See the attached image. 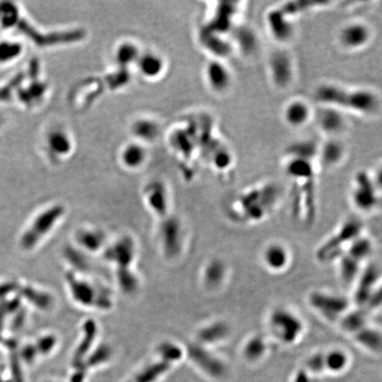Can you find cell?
Listing matches in <instances>:
<instances>
[{
  "label": "cell",
  "mask_w": 382,
  "mask_h": 382,
  "mask_svg": "<svg viewBox=\"0 0 382 382\" xmlns=\"http://www.w3.org/2000/svg\"><path fill=\"white\" fill-rule=\"evenodd\" d=\"M22 45L11 40L0 41V65H8L22 54Z\"/></svg>",
  "instance_id": "cell-24"
},
{
  "label": "cell",
  "mask_w": 382,
  "mask_h": 382,
  "mask_svg": "<svg viewBox=\"0 0 382 382\" xmlns=\"http://www.w3.org/2000/svg\"><path fill=\"white\" fill-rule=\"evenodd\" d=\"M306 301L310 309L320 319L336 325L352 307L351 299L348 297L324 290L311 291Z\"/></svg>",
  "instance_id": "cell-8"
},
{
  "label": "cell",
  "mask_w": 382,
  "mask_h": 382,
  "mask_svg": "<svg viewBox=\"0 0 382 382\" xmlns=\"http://www.w3.org/2000/svg\"><path fill=\"white\" fill-rule=\"evenodd\" d=\"M323 4L312 1H291L270 9L265 15V26L270 36L279 44L291 42L296 33L295 21Z\"/></svg>",
  "instance_id": "cell-4"
},
{
  "label": "cell",
  "mask_w": 382,
  "mask_h": 382,
  "mask_svg": "<svg viewBox=\"0 0 382 382\" xmlns=\"http://www.w3.org/2000/svg\"><path fill=\"white\" fill-rule=\"evenodd\" d=\"M231 326L224 319H216L204 325L198 331V343L208 348L221 345L229 340Z\"/></svg>",
  "instance_id": "cell-18"
},
{
  "label": "cell",
  "mask_w": 382,
  "mask_h": 382,
  "mask_svg": "<svg viewBox=\"0 0 382 382\" xmlns=\"http://www.w3.org/2000/svg\"><path fill=\"white\" fill-rule=\"evenodd\" d=\"M205 78L208 88L216 95H226L234 85V74L222 59H212L207 63Z\"/></svg>",
  "instance_id": "cell-14"
},
{
  "label": "cell",
  "mask_w": 382,
  "mask_h": 382,
  "mask_svg": "<svg viewBox=\"0 0 382 382\" xmlns=\"http://www.w3.org/2000/svg\"><path fill=\"white\" fill-rule=\"evenodd\" d=\"M318 107L314 109L313 116V121L316 122L318 129L327 138H339L349 127L347 114L333 107Z\"/></svg>",
  "instance_id": "cell-13"
},
{
  "label": "cell",
  "mask_w": 382,
  "mask_h": 382,
  "mask_svg": "<svg viewBox=\"0 0 382 382\" xmlns=\"http://www.w3.org/2000/svg\"><path fill=\"white\" fill-rule=\"evenodd\" d=\"M292 382H312L311 375L303 368L296 372Z\"/></svg>",
  "instance_id": "cell-27"
},
{
  "label": "cell",
  "mask_w": 382,
  "mask_h": 382,
  "mask_svg": "<svg viewBox=\"0 0 382 382\" xmlns=\"http://www.w3.org/2000/svg\"><path fill=\"white\" fill-rule=\"evenodd\" d=\"M351 338L361 349L373 355H380L382 350L381 331L371 323L351 335Z\"/></svg>",
  "instance_id": "cell-21"
},
{
  "label": "cell",
  "mask_w": 382,
  "mask_h": 382,
  "mask_svg": "<svg viewBox=\"0 0 382 382\" xmlns=\"http://www.w3.org/2000/svg\"><path fill=\"white\" fill-rule=\"evenodd\" d=\"M281 115L284 123L291 129H303L313 122L314 108L307 100L295 98L284 105Z\"/></svg>",
  "instance_id": "cell-16"
},
{
  "label": "cell",
  "mask_w": 382,
  "mask_h": 382,
  "mask_svg": "<svg viewBox=\"0 0 382 382\" xmlns=\"http://www.w3.org/2000/svg\"><path fill=\"white\" fill-rule=\"evenodd\" d=\"M304 369L310 375H320L325 373L323 350L311 354L305 361Z\"/></svg>",
  "instance_id": "cell-25"
},
{
  "label": "cell",
  "mask_w": 382,
  "mask_h": 382,
  "mask_svg": "<svg viewBox=\"0 0 382 382\" xmlns=\"http://www.w3.org/2000/svg\"><path fill=\"white\" fill-rule=\"evenodd\" d=\"M229 276L230 270L228 263L221 257H213L203 269V284L211 292L221 291L227 285Z\"/></svg>",
  "instance_id": "cell-17"
},
{
  "label": "cell",
  "mask_w": 382,
  "mask_h": 382,
  "mask_svg": "<svg viewBox=\"0 0 382 382\" xmlns=\"http://www.w3.org/2000/svg\"><path fill=\"white\" fill-rule=\"evenodd\" d=\"M364 222L360 218H347L318 246L315 251L317 260L322 264L337 260L356 239L364 235Z\"/></svg>",
  "instance_id": "cell-6"
},
{
  "label": "cell",
  "mask_w": 382,
  "mask_h": 382,
  "mask_svg": "<svg viewBox=\"0 0 382 382\" xmlns=\"http://www.w3.org/2000/svg\"><path fill=\"white\" fill-rule=\"evenodd\" d=\"M142 156H143V153L141 152L139 149H137V148H130L129 151H127V152H126V161L129 163V164L136 165V164H137L141 160Z\"/></svg>",
  "instance_id": "cell-26"
},
{
  "label": "cell",
  "mask_w": 382,
  "mask_h": 382,
  "mask_svg": "<svg viewBox=\"0 0 382 382\" xmlns=\"http://www.w3.org/2000/svg\"><path fill=\"white\" fill-rule=\"evenodd\" d=\"M347 156V148L339 138H327L318 146L317 158L326 168H334L342 164Z\"/></svg>",
  "instance_id": "cell-19"
},
{
  "label": "cell",
  "mask_w": 382,
  "mask_h": 382,
  "mask_svg": "<svg viewBox=\"0 0 382 382\" xmlns=\"http://www.w3.org/2000/svg\"><path fill=\"white\" fill-rule=\"evenodd\" d=\"M262 265L269 272L281 274L291 267L292 253L286 244L273 241L267 243L261 253Z\"/></svg>",
  "instance_id": "cell-15"
},
{
  "label": "cell",
  "mask_w": 382,
  "mask_h": 382,
  "mask_svg": "<svg viewBox=\"0 0 382 382\" xmlns=\"http://www.w3.org/2000/svg\"><path fill=\"white\" fill-rule=\"evenodd\" d=\"M380 181L371 173L360 171L353 178L350 201L361 213H373L380 205Z\"/></svg>",
  "instance_id": "cell-9"
},
{
  "label": "cell",
  "mask_w": 382,
  "mask_h": 382,
  "mask_svg": "<svg viewBox=\"0 0 382 382\" xmlns=\"http://www.w3.org/2000/svg\"><path fill=\"white\" fill-rule=\"evenodd\" d=\"M269 77L272 84L279 89L291 87L295 80L294 59L284 50H278L270 55L267 63Z\"/></svg>",
  "instance_id": "cell-12"
},
{
  "label": "cell",
  "mask_w": 382,
  "mask_h": 382,
  "mask_svg": "<svg viewBox=\"0 0 382 382\" xmlns=\"http://www.w3.org/2000/svg\"><path fill=\"white\" fill-rule=\"evenodd\" d=\"M351 302L356 307L372 313L381 305V272L375 263L364 266L355 283Z\"/></svg>",
  "instance_id": "cell-7"
},
{
  "label": "cell",
  "mask_w": 382,
  "mask_h": 382,
  "mask_svg": "<svg viewBox=\"0 0 382 382\" xmlns=\"http://www.w3.org/2000/svg\"><path fill=\"white\" fill-rule=\"evenodd\" d=\"M314 101L318 106L329 107L364 117H373L381 107L380 97L367 88L348 87L345 85L325 82L315 88Z\"/></svg>",
  "instance_id": "cell-2"
},
{
  "label": "cell",
  "mask_w": 382,
  "mask_h": 382,
  "mask_svg": "<svg viewBox=\"0 0 382 382\" xmlns=\"http://www.w3.org/2000/svg\"><path fill=\"white\" fill-rule=\"evenodd\" d=\"M1 121H2V117L0 116V126H1Z\"/></svg>",
  "instance_id": "cell-28"
},
{
  "label": "cell",
  "mask_w": 382,
  "mask_h": 382,
  "mask_svg": "<svg viewBox=\"0 0 382 382\" xmlns=\"http://www.w3.org/2000/svg\"><path fill=\"white\" fill-rule=\"evenodd\" d=\"M370 315L371 313L365 309L356 306L354 309L351 307L337 325L342 332L351 336L357 331L360 330L361 328L371 323Z\"/></svg>",
  "instance_id": "cell-22"
},
{
  "label": "cell",
  "mask_w": 382,
  "mask_h": 382,
  "mask_svg": "<svg viewBox=\"0 0 382 382\" xmlns=\"http://www.w3.org/2000/svg\"><path fill=\"white\" fill-rule=\"evenodd\" d=\"M316 157L307 153L290 152L286 171L294 182L292 213L298 223L313 225L317 215L316 194L314 184V165Z\"/></svg>",
  "instance_id": "cell-1"
},
{
  "label": "cell",
  "mask_w": 382,
  "mask_h": 382,
  "mask_svg": "<svg viewBox=\"0 0 382 382\" xmlns=\"http://www.w3.org/2000/svg\"><path fill=\"white\" fill-rule=\"evenodd\" d=\"M269 339L265 334H251L243 342L241 353L243 359L250 364H257L265 358L269 352Z\"/></svg>",
  "instance_id": "cell-20"
},
{
  "label": "cell",
  "mask_w": 382,
  "mask_h": 382,
  "mask_svg": "<svg viewBox=\"0 0 382 382\" xmlns=\"http://www.w3.org/2000/svg\"><path fill=\"white\" fill-rule=\"evenodd\" d=\"M325 372L331 374H342L347 371L350 364V356L348 351L340 347H334L324 351Z\"/></svg>",
  "instance_id": "cell-23"
},
{
  "label": "cell",
  "mask_w": 382,
  "mask_h": 382,
  "mask_svg": "<svg viewBox=\"0 0 382 382\" xmlns=\"http://www.w3.org/2000/svg\"><path fill=\"white\" fill-rule=\"evenodd\" d=\"M373 38V30L367 22L360 20L347 22L338 30L336 42L345 52H360L368 47Z\"/></svg>",
  "instance_id": "cell-10"
},
{
  "label": "cell",
  "mask_w": 382,
  "mask_h": 382,
  "mask_svg": "<svg viewBox=\"0 0 382 382\" xmlns=\"http://www.w3.org/2000/svg\"><path fill=\"white\" fill-rule=\"evenodd\" d=\"M266 328L271 338L281 345L290 347L296 345L305 336L306 323L298 312L279 305L269 312Z\"/></svg>",
  "instance_id": "cell-5"
},
{
  "label": "cell",
  "mask_w": 382,
  "mask_h": 382,
  "mask_svg": "<svg viewBox=\"0 0 382 382\" xmlns=\"http://www.w3.org/2000/svg\"><path fill=\"white\" fill-rule=\"evenodd\" d=\"M187 354L193 364L209 378L221 379L228 375L227 363L212 348L196 342L188 347Z\"/></svg>",
  "instance_id": "cell-11"
},
{
  "label": "cell",
  "mask_w": 382,
  "mask_h": 382,
  "mask_svg": "<svg viewBox=\"0 0 382 382\" xmlns=\"http://www.w3.org/2000/svg\"><path fill=\"white\" fill-rule=\"evenodd\" d=\"M280 189L274 183H262L247 188L232 202V221L243 225L258 224L270 217L279 204Z\"/></svg>",
  "instance_id": "cell-3"
}]
</instances>
